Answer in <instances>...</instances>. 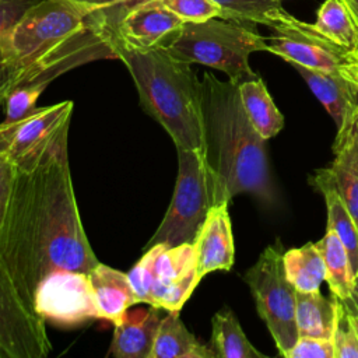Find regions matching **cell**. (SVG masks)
I'll use <instances>...</instances> for the list:
<instances>
[{"label": "cell", "instance_id": "28", "mask_svg": "<svg viewBox=\"0 0 358 358\" xmlns=\"http://www.w3.org/2000/svg\"><path fill=\"white\" fill-rule=\"evenodd\" d=\"M221 8L224 20L253 22L271 27L281 6L274 0H214Z\"/></svg>", "mask_w": 358, "mask_h": 358}, {"label": "cell", "instance_id": "30", "mask_svg": "<svg viewBox=\"0 0 358 358\" xmlns=\"http://www.w3.org/2000/svg\"><path fill=\"white\" fill-rule=\"evenodd\" d=\"M48 85H32V87H20L13 90L4 103H6V119L0 123L1 126H13L34 112H36V101Z\"/></svg>", "mask_w": 358, "mask_h": 358}, {"label": "cell", "instance_id": "6", "mask_svg": "<svg viewBox=\"0 0 358 358\" xmlns=\"http://www.w3.org/2000/svg\"><path fill=\"white\" fill-rule=\"evenodd\" d=\"M137 303H148L165 312H180L199 285L193 243L168 246L157 243L127 273Z\"/></svg>", "mask_w": 358, "mask_h": 358}, {"label": "cell", "instance_id": "3", "mask_svg": "<svg viewBox=\"0 0 358 358\" xmlns=\"http://www.w3.org/2000/svg\"><path fill=\"white\" fill-rule=\"evenodd\" d=\"M203 159L211 203H229L248 193L264 204L277 200L266 141L243 108L239 84L213 73L201 78Z\"/></svg>", "mask_w": 358, "mask_h": 358}, {"label": "cell", "instance_id": "19", "mask_svg": "<svg viewBox=\"0 0 358 358\" xmlns=\"http://www.w3.org/2000/svg\"><path fill=\"white\" fill-rule=\"evenodd\" d=\"M151 358H215V354L187 330L179 312H166L159 322Z\"/></svg>", "mask_w": 358, "mask_h": 358}, {"label": "cell", "instance_id": "21", "mask_svg": "<svg viewBox=\"0 0 358 358\" xmlns=\"http://www.w3.org/2000/svg\"><path fill=\"white\" fill-rule=\"evenodd\" d=\"M243 108L257 133L268 140L284 127V116L275 106L264 81L257 77L239 84Z\"/></svg>", "mask_w": 358, "mask_h": 358}, {"label": "cell", "instance_id": "14", "mask_svg": "<svg viewBox=\"0 0 358 358\" xmlns=\"http://www.w3.org/2000/svg\"><path fill=\"white\" fill-rule=\"evenodd\" d=\"M185 24L159 0L144 1L131 8L122 20L116 45L131 49H152L166 46Z\"/></svg>", "mask_w": 358, "mask_h": 358}, {"label": "cell", "instance_id": "10", "mask_svg": "<svg viewBox=\"0 0 358 358\" xmlns=\"http://www.w3.org/2000/svg\"><path fill=\"white\" fill-rule=\"evenodd\" d=\"M73 109V101H62L38 108L31 116L13 126L0 124V154L14 168L31 166L62 134L69 131Z\"/></svg>", "mask_w": 358, "mask_h": 358}, {"label": "cell", "instance_id": "24", "mask_svg": "<svg viewBox=\"0 0 358 358\" xmlns=\"http://www.w3.org/2000/svg\"><path fill=\"white\" fill-rule=\"evenodd\" d=\"M284 268L287 278L296 291L309 292L319 289L326 281V266L316 243H306L301 248L289 249L284 253Z\"/></svg>", "mask_w": 358, "mask_h": 358}, {"label": "cell", "instance_id": "5", "mask_svg": "<svg viewBox=\"0 0 358 358\" xmlns=\"http://www.w3.org/2000/svg\"><path fill=\"white\" fill-rule=\"evenodd\" d=\"M164 48L182 62L220 70L228 80L242 84L259 77L250 69L249 56L266 50L267 39L238 21L214 17L185 22Z\"/></svg>", "mask_w": 358, "mask_h": 358}, {"label": "cell", "instance_id": "15", "mask_svg": "<svg viewBox=\"0 0 358 358\" xmlns=\"http://www.w3.org/2000/svg\"><path fill=\"white\" fill-rule=\"evenodd\" d=\"M193 245L199 281L208 273L231 270L235 257V246L228 203H220L210 207Z\"/></svg>", "mask_w": 358, "mask_h": 358}, {"label": "cell", "instance_id": "26", "mask_svg": "<svg viewBox=\"0 0 358 358\" xmlns=\"http://www.w3.org/2000/svg\"><path fill=\"white\" fill-rule=\"evenodd\" d=\"M312 186L317 192H320L324 197L326 207H327L326 228L333 229L340 238L341 243L347 250V255L352 267V273L357 277L358 275V227L355 225V221L352 220L343 200L331 186L323 185V183H317Z\"/></svg>", "mask_w": 358, "mask_h": 358}, {"label": "cell", "instance_id": "16", "mask_svg": "<svg viewBox=\"0 0 358 358\" xmlns=\"http://www.w3.org/2000/svg\"><path fill=\"white\" fill-rule=\"evenodd\" d=\"M336 122L337 130L350 122L358 109V88L340 70H317L292 64Z\"/></svg>", "mask_w": 358, "mask_h": 358}, {"label": "cell", "instance_id": "39", "mask_svg": "<svg viewBox=\"0 0 358 358\" xmlns=\"http://www.w3.org/2000/svg\"><path fill=\"white\" fill-rule=\"evenodd\" d=\"M355 120H357V126H358V109H357V112H355Z\"/></svg>", "mask_w": 358, "mask_h": 358}, {"label": "cell", "instance_id": "23", "mask_svg": "<svg viewBox=\"0 0 358 358\" xmlns=\"http://www.w3.org/2000/svg\"><path fill=\"white\" fill-rule=\"evenodd\" d=\"M316 246L324 260L326 281L331 295L343 301L347 299L354 289L355 275L344 245L333 229L326 228L324 236L316 242Z\"/></svg>", "mask_w": 358, "mask_h": 358}, {"label": "cell", "instance_id": "9", "mask_svg": "<svg viewBox=\"0 0 358 358\" xmlns=\"http://www.w3.org/2000/svg\"><path fill=\"white\" fill-rule=\"evenodd\" d=\"M266 52L274 53L291 64L317 70H340L348 59V50L322 35L313 24L298 20L282 7L271 27Z\"/></svg>", "mask_w": 358, "mask_h": 358}, {"label": "cell", "instance_id": "27", "mask_svg": "<svg viewBox=\"0 0 358 358\" xmlns=\"http://www.w3.org/2000/svg\"><path fill=\"white\" fill-rule=\"evenodd\" d=\"M80 8L99 29L116 42L117 28L124 15L148 0H67ZM116 52V50H115Z\"/></svg>", "mask_w": 358, "mask_h": 358}, {"label": "cell", "instance_id": "22", "mask_svg": "<svg viewBox=\"0 0 358 358\" xmlns=\"http://www.w3.org/2000/svg\"><path fill=\"white\" fill-rule=\"evenodd\" d=\"M210 347L221 358H266L248 340L229 308H222L213 316Z\"/></svg>", "mask_w": 358, "mask_h": 358}, {"label": "cell", "instance_id": "18", "mask_svg": "<svg viewBox=\"0 0 358 358\" xmlns=\"http://www.w3.org/2000/svg\"><path fill=\"white\" fill-rule=\"evenodd\" d=\"M99 319L119 324L131 305L137 303L127 273L98 263L88 273Z\"/></svg>", "mask_w": 358, "mask_h": 358}, {"label": "cell", "instance_id": "36", "mask_svg": "<svg viewBox=\"0 0 358 358\" xmlns=\"http://www.w3.org/2000/svg\"><path fill=\"white\" fill-rule=\"evenodd\" d=\"M343 301V299H341ZM344 303L351 309L354 310L357 315H358V275L355 277V284H354V289L351 292V295L344 299Z\"/></svg>", "mask_w": 358, "mask_h": 358}, {"label": "cell", "instance_id": "37", "mask_svg": "<svg viewBox=\"0 0 358 358\" xmlns=\"http://www.w3.org/2000/svg\"><path fill=\"white\" fill-rule=\"evenodd\" d=\"M345 3V6L348 7L352 18L355 20L357 25H358V0H343Z\"/></svg>", "mask_w": 358, "mask_h": 358}, {"label": "cell", "instance_id": "13", "mask_svg": "<svg viewBox=\"0 0 358 358\" xmlns=\"http://www.w3.org/2000/svg\"><path fill=\"white\" fill-rule=\"evenodd\" d=\"M333 154L331 164L316 171L310 178V185L331 186L358 227V126L355 115L343 129L337 130Z\"/></svg>", "mask_w": 358, "mask_h": 358}, {"label": "cell", "instance_id": "29", "mask_svg": "<svg viewBox=\"0 0 358 358\" xmlns=\"http://www.w3.org/2000/svg\"><path fill=\"white\" fill-rule=\"evenodd\" d=\"M337 299L333 330L334 358H358V315Z\"/></svg>", "mask_w": 358, "mask_h": 358}, {"label": "cell", "instance_id": "33", "mask_svg": "<svg viewBox=\"0 0 358 358\" xmlns=\"http://www.w3.org/2000/svg\"><path fill=\"white\" fill-rule=\"evenodd\" d=\"M287 358H334L333 340L298 337Z\"/></svg>", "mask_w": 358, "mask_h": 358}, {"label": "cell", "instance_id": "40", "mask_svg": "<svg viewBox=\"0 0 358 358\" xmlns=\"http://www.w3.org/2000/svg\"><path fill=\"white\" fill-rule=\"evenodd\" d=\"M274 1H281V0H274Z\"/></svg>", "mask_w": 358, "mask_h": 358}, {"label": "cell", "instance_id": "7", "mask_svg": "<svg viewBox=\"0 0 358 358\" xmlns=\"http://www.w3.org/2000/svg\"><path fill=\"white\" fill-rule=\"evenodd\" d=\"M243 280L250 288L257 313L270 330L280 354L287 357L299 337L295 320L296 288L287 278L280 241L262 252Z\"/></svg>", "mask_w": 358, "mask_h": 358}, {"label": "cell", "instance_id": "4", "mask_svg": "<svg viewBox=\"0 0 358 358\" xmlns=\"http://www.w3.org/2000/svg\"><path fill=\"white\" fill-rule=\"evenodd\" d=\"M115 50L133 78L144 112L165 129L176 148L201 151V80L192 64L176 59L164 46L131 49L116 45Z\"/></svg>", "mask_w": 358, "mask_h": 358}, {"label": "cell", "instance_id": "2", "mask_svg": "<svg viewBox=\"0 0 358 358\" xmlns=\"http://www.w3.org/2000/svg\"><path fill=\"white\" fill-rule=\"evenodd\" d=\"M101 59H117L102 29L67 0H39L4 38L0 102L15 88L48 85L60 74Z\"/></svg>", "mask_w": 358, "mask_h": 358}, {"label": "cell", "instance_id": "11", "mask_svg": "<svg viewBox=\"0 0 358 358\" xmlns=\"http://www.w3.org/2000/svg\"><path fill=\"white\" fill-rule=\"evenodd\" d=\"M34 310L60 327H77L99 319L88 273L64 270L48 275L35 292Z\"/></svg>", "mask_w": 358, "mask_h": 358}, {"label": "cell", "instance_id": "31", "mask_svg": "<svg viewBox=\"0 0 358 358\" xmlns=\"http://www.w3.org/2000/svg\"><path fill=\"white\" fill-rule=\"evenodd\" d=\"M185 22H200L221 17V8L214 0H159Z\"/></svg>", "mask_w": 358, "mask_h": 358}, {"label": "cell", "instance_id": "20", "mask_svg": "<svg viewBox=\"0 0 358 358\" xmlns=\"http://www.w3.org/2000/svg\"><path fill=\"white\" fill-rule=\"evenodd\" d=\"M337 299L334 295L326 298L319 289L296 291L295 320L299 337L333 338Z\"/></svg>", "mask_w": 358, "mask_h": 358}, {"label": "cell", "instance_id": "38", "mask_svg": "<svg viewBox=\"0 0 358 358\" xmlns=\"http://www.w3.org/2000/svg\"><path fill=\"white\" fill-rule=\"evenodd\" d=\"M351 55H352V57H355L358 60V50L357 52H351Z\"/></svg>", "mask_w": 358, "mask_h": 358}, {"label": "cell", "instance_id": "32", "mask_svg": "<svg viewBox=\"0 0 358 358\" xmlns=\"http://www.w3.org/2000/svg\"><path fill=\"white\" fill-rule=\"evenodd\" d=\"M39 0H0V87H1V48L6 35L22 14ZM1 105V102H0Z\"/></svg>", "mask_w": 358, "mask_h": 358}, {"label": "cell", "instance_id": "34", "mask_svg": "<svg viewBox=\"0 0 358 358\" xmlns=\"http://www.w3.org/2000/svg\"><path fill=\"white\" fill-rule=\"evenodd\" d=\"M14 171V165L3 154H0V228L10 197Z\"/></svg>", "mask_w": 358, "mask_h": 358}, {"label": "cell", "instance_id": "12", "mask_svg": "<svg viewBox=\"0 0 358 358\" xmlns=\"http://www.w3.org/2000/svg\"><path fill=\"white\" fill-rule=\"evenodd\" d=\"M45 320L0 270V358H45L52 350Z\"/></svg>", "mask_w": 358, "mask_h": 358}, {"label": "cell", "instance_id": "17", "mask_svg": "<svg viewBox=\"0 0 358 358\" xmlns=\"http://www.w3.org/2000/svg\"><path fill=\"white\" fill-rule=\"evenodd\" d=\"M155 306L126 312L119 324L115 326L109 354L116 358H151L155 336L162 319Z\"/></svg>", "mask_w": 358, "mask_h": 358}, {"label": "cell", "instance_id": "8", "mask_svg": "<svg viewBox=\"0 0 358 358\" xmlns=\"http://www.w3.org/2000/svg\"><path fill=\"white\" fill-rule=\"evenodd\" d=\"M178 179L171 204L144 249L164 243H193L211 203L207 172L200 150L176 148Z\"/></svg>", "mask_w": 358, "mask_h": 358}, {"label": "cell", "instance_id": "25", "mask_svg": "<svg viewBox=\"0 0 358 358\" xmlns=\"http://www.w3.org/2000/svg\"><path fill=\"white\" fill-rule=\"evenodd\" d=\"M313 27L343 49L358 50V25L343 0H324Z\"/></svg>", "mask_w": 358, "mask_h": 358}, {"label": "cell", "instance_id": "35", "mask_svg": "<svg viewBox=\"0 0 358 358\" xmlns=\"http://www.w3.org/2000/svg\"><path fill=\"white\" fill-rule=\"evenodd\" d=\"M340 71L347 77L350 78L358 88V60L355 57H352V55L350 53V59L348 62L340 67Z\"/></svg>", "mask_w": 358, "mask_h": 358}, {"label": "cell", "instance_id": "1", "mask_svg": "<svg viewBox=\"0 0 358 358\" xmlns=\"http://www.w3.org/2000/svg\"><path fill=\"white\" fill-rule=\"evenodd\" d=\"M67 136L62 134L31 166L14 168L0 228V270L31 310L48 275L90 273L99 263L78 214Z\"/></svg>", "mask_w": 358, "mask_h": 358}]
</instances>
